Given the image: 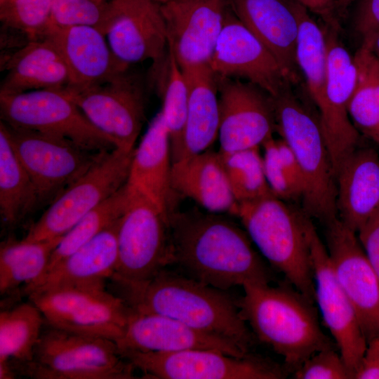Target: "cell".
<instances>
[{"label": "cell", "mask_w": 379, "mask_h": 379, "mask_svg": "<svg viewBox=\"0 0 379 379\" xmlns=\"http://www.w3.org/2000/svg\"><path fill=\"white\" fill-rule=\"evenodd\" d=\"M172 263L192 279L227 291L270 284L272 273L246 231L227 218L197 211L169 214Z\"/></svg>", "instance_id": "6da1fadb"}, {"label": "cell", "mask_w": 379, "mask_h": 379, "mask_svg": "<svg viewBox=\"0 0 379 379\" xmlns=\"http://www.w3.org/2000/svg\"><path fill=\"white\" fill-rule=\"evenodd\" d=\"M116 286L118 295L135 311L173 318L251 353L255 336L237 301L225 291L165 269L146 281Z\"/></svg>", "instance_id": "7a4b0ae2"}, {"label": "cell", "mask_w": 379, "mask_h": 379, "mask_svg": "<svg viewBox=\"0 0 379 379\" xmlns=\"http://www.w3.org/2000/svg\"><path fill=\"white\" fill-rule=\"evenodd\" d=\"M237 300L260 341L280 355L293 373L315 352L337 347L322 331L313 302L294 287L248 284Z\"/></svg>", "instance_id": "3957f363"}, {"label": "cell", "mask_w": 379, "mask_h": 379, "mask_svg": "<svg viewBox=\"0 0 379 379\" xmlns=\"http://www.w3.org/2000/svg\"><path fill=\"white\" fill-rule=\"evenodd\" d=\"M235 216L270 265L314 303L315 284L307 232L309 216L274 194L238 203Z\"/></svg>", "instance_id": "277c9868"}, {"label": "cell", "mask_w": 379, "mask_h": 379, "mask_svg": "<svg viewBox=\"0 0 379 379\" xmlns=\"http://www.w3.org/2000/svg\"><path fill=\"white\" fill-rule=\"evenodd\" d=\"M276 130L293 152L304 179L302 211L322 225L338 218L336 177L318 117L289 86L276 97Z\"/></svg>", "instance_id": "5b68a950"}, {"label": "cell", "mask_w": 379, "mask_h": 379, "mask_svg": "<svg viewBox=\"0 0 379 379\" xmlns=\"http://www.w3.org/2000/svg\"><path fill=\"white\" fill-rule=\"evenodd\" d=\"M47 326L32 359L17 368L18 375L35 379L135 378V366L122 355L115 341Z\"/></svg>", "instance_id": "8992f818"}, {"label": "cell", "mask_w": 379, "mask_h": 379, "mask_svg": "<svg viewBox=\"0 0 379 379\" xmlns=\"http://www.w3.org/2000/svg\"><path fill=\"white\" fill-rule=\"evenodd\" d=\"M128 190V204L117 232L118 263L111 279L115 285L146 281L172 263L169 216L140 193Z\"/></svg>", "instance_id": "52a82bcc"}, {"label": "cell", "mask_w": 379, "mask_h": 379, "mask_svg": "<svg viewBox=\"0 0 379 379\" xmlns=\"http://www.w3.org/2000/svg\"><path fill=\"white\" fill-rule=\"evenodd\" d=\"M0 114L8 126L67 139L91 151L116 148L62 88L0 94Z\"/></svg>", "instance_id": "ba28073f"}, {"label": "cell", "mask_w": 379, "mask_h": 379, "mask_svg": "<svg viewBox=\"0 0 379 379\" xmlns=\"http://www.w3.org/2000/svg\"><path fill=\"white\" fill-rule=\"evenodd\" d=\"M46 324L111 339L123 336L133 310L105 284L64 286L31 293Z\"/></svg>", "instance_id": "9c48e42d"}, {"label": "cell", "mask_w": 379, "mask_h": 379, "mask_svg": "<svg viewBox=\"0 0 379 379\" xmlns=\"http://www.w3.org/2000/svg\"><path fill=\"white\" fill-rule=\"evenodd\" d=\"M134 150L114 148L104 152L49 204L24 239L43 241L63 236L90 211L118 192L127 182Z\"/></svg>", "instance_id": "30bf717a"}, {"label": "cell", "mask_w": 379, "mask_h": 379, "mask_svg": "<svg viewBox=\"0 0 379 379\" xmlns=\"http://www.w3.org/2000/svg\"><path fill=\"white\" fill-rule=\"evenodd\" d=\"M4 124L35 187L39 205L50 204L105 152L91 151L67 139Z\"/></svg>", "instance_id": "8fae6325"}, {"label": "cell", "mask_w": 379, "mask_h": 379, "mask_svg": "<svg viewBox=\"0 0 379 379\" xmlns=\"http://www.w3.org/2000/svg\"><path fill=\"white\" fill-rule=\"evenodd\" d=\"M147 378L154 379H278L285 366L251 354L234 357L216 350L178 352L120 351Z\"/></svg>", "instance_id": "7c38bea8"}, {"label": "cell", "mask_w": 379, "mask_h": 379, "mask_svg": "<svg viewBox=\"0 0 379 379\" xmlns=\"http://www.w3.org/2000/svg\"><path fill=\"white\" fill-rule=\"evenodd\" d=\"M88 120L125 152L134 145L145 119L144 88L128 71L105 83L62 88Z\"/></svg>", "instance_id": "4fadbf2b"}, {"label": "cell", "mask_w": 379, "mask_h": 379, "mask_svg": "<svg viewBox=\"0 0 379 379\" xmlns=\"http://www.w3.org/2000/svg\"><path fill=\"white\" fill-rule=\"evenodd\" d=\"M307 232L315 284V302L354 378L367 340L355 309L335 276L325 244L310 218L307 222Z\"/></svg>", "instance_id": "5bb4252c"}, {"label": "cell", "mask_w": 379, "mask_h": 379, "mask_svg": "<svg viewBox=\"0 0 379 379\" xmlns=\"http://www.w3.org/2000/svg\"><path fill=\"white\" fill-rule=\"evenodd\" d=\"M104 34L114 56L130 67L150 60L154 70L168 55L160 4L150 0H109Z\"/></svg>", "instance_id": "9a60e30c"}, {"label": "cell", "mask_w": 379, "mask_h": 379, "mask_svg": "<svg viewBox=\"0 0 379 379\" xmlns=\"http://www.w3.org/2000/svg\"><path fill=\"white\" fill-rule=\"evenodd\" d=\"M335 276L357 312L367 343L379 334V280L357 233L338 218L324 225Z\"/></svg>", "instance_id": "2e32d148"}, {"label": "cell", "mask_w": 379, "mask_h": 379, "mask_svg": "<svg viewBox=\"0 0 379 379\" xmlns=\"http://www.w3.org/2000/svg\"><path fill=\"white\" fill-rule=\"evenodd\" d=\"M324 32L327 47L326 98L318 119L335 174L344 159L359 147V132L348 112L357 72L354 56L338 38L335 28L328 26Z\"/></svg>", "instance_id": "e0dca14e"}, {"label": "cell", "mask_w": 379, "mask_h": 379, "mask_svg": "<svg viewBox=\"0 0 379 379\" xmlns=\"http://www.w3.org/2000/svg\"><path fill=\"white\" fill-rule=\"evenodd\" d=\"M217 78L219 151L232 152L260 147L273 137L276 130L272 97L252 83Z\"/></svg>", "instance_id": "ac0fdd59"}, {"label": "cell", "mask_w": 379, "mask_h": 379, "mask_svg": "<svg viewBox=\"0 0 379 379\" xmlns=\"http://www.w3.org/2000/svg\"><path fill=\"white\" fill-rule=\"evenodd\" d=\"M208 65L218 77L244 79L273 98L291 84L274 56L227 6Z\"/></svg>", "instance_id": "d6986e66"}, {"label": "cell", "mask_w": 379, "mask_h": 379, "mask_svg": "<svg viewBox=\"0 0 379 379\" xmlns=\"http://www.w3.org/2000/svg\"><path fill=\"white\" fill-rule=\"evenodd\" d=\"M168 48L179 67L208 65L221 32L225 0H174L160 4Z\"/></svg>", "instance_id": "ffe728a7"}, {"label": "cell", "mask_w": 379, "mask_h": 379, "mask_svg": "<svg viewBox=\"0 0 379 379\" xmlns=\"http://www.w3.org/2000/svg\"><path fill=\"white\" fill-rule=\"evenodd\" d=\"M117 343L120 351L170 352L204 349L216 350L237 357L251 354L230 340L204 333L173 318L134 310L123 336Z\"/></svg>", "instance_id": "44dd1931"}, {"label": "cell", "mask_w": 379, "mask_h": 379, "mask_svg": "<svg viewBox=\"0 0 379 379\" xmlns=\"http://www.w3.org/2000/svg\"><path fill=\"white\" fill-rule=\"evenodd\" d=\"M44 38L55 44L65 62L71 78L67 86L100 84L129 69L114 56L106 36L95 27L50 28Z\"/></svg>", "instance_id": "7402d4cb"}, {"label": "cell", "mask_w": 379, "mask_h": 379, "mask_svg": "<svg viewBox=\"0 0 379 379\" xmlns=\"http://www.w3.org/2000/svg\"><path fill=\"white\" fill-rule=\"evenodd\" d=\"M236 17L266 46L286 77L296 82L298 21L289 0H225Z\"/></svg>", "instance_id": "603a6c76"}, {"label": "cell", "mask_w": 379, "mask_h": 379, "mask_svg": "<svg viewBox=\"0 0 379 379\" xmlns=\"http://www.w3.org/2000/svg\"><path fill=\"white\" fill-rule=\"evenodd\" d=\"M119 219L24 287V292L29 295L54 288L102 284L111 279L118 263Z\"/></svg>", "instance_id": "cb8c5ba5"}, {"label": "cell", "mask_w": 379, "mask_h": 379, "mask_svg": "<svg viewBox=\"0 0 379 379\" xmlns=\"http://www.w3.org/2000/svg\"><path fill=\"white\" fill-rule=\"evenodd\" d=\"M338 217L357 233L379 213V154L372 148H356L336 173Z\"/></svg>", "instance_id": "d4e9b609"}, {"label": "cell", "mask_w": 379, "mask_h": 379, "mask_svg": "<svg viewBox=\"0 0 379 379\" xmlns=\"http://www.w3.org/2000/svg\"><path fill=\"white\" fill-rule=\"evenodd\" d=\"M170 135L161 111L152 119L135 149L127 187L150 200L169 216L171 211Z\"/></svg>", "instance_id": "484cf974"}, {"label": "cell", "mask_w": 379, "mask_h": 379, "mask_svg": "<svg viewBox=\"0 0 379 379\" xmlns=\"http://www.w3.org/2000/svg\"><path fill=\"white\" fill-rule=\"evenodd\" d=\"M173 192L188 197L210 213L235 215L232 193L219 152L210 149L172 163Z\"/></svg>", "instance_id": "4316f807"}, {"label": "cell", "mask_w": 379, "mask_h": 379, "mask_svg": "<svg viewBox=\"0 0 379 379\" xmlns=\"http://www.w3.org/2000/svg\"><path fill=\"white\" fill-rule=\"evenodd\" d=\"M0 94L41 89H60L70 84L69 69L48 39L28 41L8 60Z\"/></svg>", "instance_id": "83f0119b"}, {"label": "cell", "mask_w": 379, "mask_h": 379, "mask_svg": "<svg viewBox=\"0 0 379 379\" xmlns=\"http://www.w3.org/2000/svg\"><path fill=\"white\" fill-rule=\"evenodd\" d=\"M182 70L188 88V103L180 159L208 149L218 138L220 123L218 78L209 65Z\"/></svg>", "instance_id": "f1b7e54d"}, {"label": "cell", "mask_w": 379, "mask_h": 379, "mask_svg": "<svg viewBox=\"0 0 379 379\" xmlns=\"http://www.w3.org/2000/svg\"><path fill=\"white\" fill-rule=\"evenodd\" d=\"M39 205L35 187L0 122V214L8 228L18 225Z\"/></svg>", "instance_id": "f546056e"}, {"label": "cell", "mask_w": 379, "mask_h": 379, "mask_svg": "<svg viewBox=\"0 0 379 379\" xmlns=\"http://www.w3.org/2000/svg\"><path fill=\"white\" fill-rule=\"evenodd\" d=\"M62 237L43 241L8 239L0 246V293L30 285L45 273Z\"/></svg>", "instance_id": "4dcf8cb0"}, {"label": "cell", "mask_w": 379, "mask_h": 379, "mask_svg": "<svg viewBox=\"0 0 379 379\" xmlns=\"http://www.w3.org/2000/svg\"><path fill=\"white\" fill-rule=\"evenodd\" d=\"M45 324L41 310L30 300L2 310L0 361L8 362L17 373L18 367L32 359Z\"/></svg>", "instance_id": "1f68e13d"}, {"label": "cell", "mask_w": 379, "mask_h": 379, "mask_svg": "<svg viewBox=\"0 0 379 379\" xmlns=\"http://www.w3.org/2000/svg\"><path fill=\"white\" fill-rule=\"evenodd\" d=\"M354 60L357 77L349 115L357 131L379 147V59L371 45L362 43Z\"/></svg>", "instance_id": "d6a6232c"}, {"label": "cell", "mask_w": 379, "mask_h": 379, "mask_svg": "<svg viewBox=\"0 0 379 379\" xmlns=\"http://www.w3.org/2000/svg\"><path fill=\"white\" fill-rule=\"evenodd\" d=\"M128 200L129 192L126 183L86 214L62 236L51 256L45 273L118 220L124 214Z\"/></svg>", "instance_id": "836d02e7"}, {"label": "cell", "mask_w": 379, "mask_h": 379, "mask_svg": "<svg viewBox=\"0 0 379 379\" xmlns=\"http://www.w3.org/2000/svg\"><path fill=\"white\" fill-rule=\"evenodd\" d=\"M159 75L162 108L161 112L167 126L171 142L172 163L180 159L182 133L185 122L188 88L182 69L168 52L164 65L155 73Z\"/></svg>", "instance_id": "e575fe53"}, {"label": "cell", "mask_w": 379, "mask_h": 379, "mask_svg": "<svg viewBox=\"0 0 379 379\" xmlns=\"http://www.w3.org/2000/svg\"><path fill=\"white\" fill-rule=\"evenodd\" d=\"M218 152L238 203L274 194L265 178L259 147L232 152Z\"/></svg>", "instance_id": "d590c367"}, {"label": "cell", "mask_w": 379, "mask_h": 379, "mask_svg": "<svg viewBox=\"0 0 379 379\" xmlns=\"http://www.w3.org/2000/svg\"><path fill=\"white\" fill-rule=\"evenodd\" d=\"M51 6L52 0H8L0 6V19L28 41L41 39L49 24Z\"/></svg>", "instance_id": "8d00e7d4"}, {"label": "cell", "mask_w": 379, "mask_h": 379, "mask_svg": "<svg viewBox=\"0 0 379 379\" xmlns=\"http://www.w3.org/2000/svg\"><path fill=\"white\" fill-rule=\"evenodd\" d=\"M108 6V0H52L47 30L50 28L91 26L104 34Z\"/></svg>", "instance_id": "74e56055"}, {"label": "cell", "mask_w": 379, "mask_h": 379, "mask_svg": "<svg viewBox=\"0 0 379 379\" xmlns=\"http://www.w3.org/2000/svg\"><path fill=\"white\" fill-rule=\"evenodd\" d=\"M296 379L352 378L340 353L335 347L318 351L310 356L293 372Z\"/></svg>", "instance_id": "f35d334b"}, {"label": "cell", "mask_w": 379, "mask_h": 379, "mask_svg": "<svg viewBox=\"0 0 379 379\" xmlns=\"http://www.w3.org/2000/svg\"><path fill=\"white\" fill-rule=\"evenodd\" d=\"M262 147L264 150V172L272 193L284 201L299 200L285 172L277 140L272 137L267 140Z\"/></svg>", "instance_id": "ab89813d"}, {"label": "cell", "mask_w": 379, "mask_h": 379, "mask_svg": "<svg viewBox=\"0 0 379 379\" xmlns=\"http://www.w3.org/2000/svg\"><path fill=\"white\" fill-rule=\"evenodd\" d=\"M354 27L363 42L371 44L379 32V0H361L358 6Z\"/></svg>", "instance_id": "60d3db41"}, {"label": "cell", "mask_w": 379, "mask_h": 379, "mask_svg": "<svg viewBox=\"0 0 379 379\" xmlns=\"http://www.w3.org/2000/svg\"><path fill=\"white\" fill-rule=\"evenodd\" d=\"M357 234L379 280V213L371 218Z\"/></svg>", "instance_id": "b9f144b4"}, {"label": "cell", "mask_w": 379, "mask_h": 379, "mask_svg": "<svg viewBox=\"0 0 379 379\" xmlns=\"http://www.w3.org/2000/svg\"><path fill=\"white\" fill-rule=\"evenodd\" d=\"M279 156L288 180L299 200L304 193V179L300 167L293 152L281 138L277 140Z\"/></svg>", "instance_id": "7bdbcfd3"}, {"label": "cell", "mask_w": 379, "mask_h": 379, "mask_svg": "<svg viewBox=\"0 0 379 379\" xmlns=\"http://www.w3.org/2000/svg\"><path fill=\"white\" fill-rule=\"evenodd\" d=\"M355 379H379V334L367 343Z\"/></svg>", "instance_id": "ee69618b"}, {"label": "cell", "mask_w": 379, "mask_h": 379, "mask_svg": "<svg viewBox=\"0 0 379 379\" xmlns=\"http://www.w3.org/2000/svg\"><path fill=\"white\" fill-rule=\"evenodd\" d=\"M308 11L321 18L328 26L335 28V0H296Z\"/></svg>", "instance_id": "f6af8a7d"}, {"label": "cell", "mask_w": 379, "mask_h": 379, "mask_svg": "<svg viewBox=\"0 0 379 379\" xmlns=\"http://www.w3.org/2000/svg\"><path fill=\"white\" fill-rule=\"evenodd\" d=\"M18 375L11 365L7 361H0V379H13Z\"/></svg>", "instance_id": "bcb514c9"}, {"label": "cell", "mask_w": 379, "mask_h": 379, "mask_svg": "<svg viewBox=\"0 0 379 379\" xmlns=\"http://www.w3.org/2000/svg\"><path fill=\"white\" fill-rule=\"evenodd\" d=\"M355 1L357 0H335L336 11L342 12Z\"/></svg>", "instance_id": "7dc6e473"}, {"label": "cell", "mask_w": 379, "mask_h": 379, "mask_svg": "<svg viewBox=\"0 0 379 379\" xmlns=\"http://www.w3.org/2000/svg\"><path fill=\"white\" fill-rule=\"evenodd\" d=\"M371 45L373 51L379 59V32L375 36Z\"/></svg>", "instance_id": "c3c4849f"}, {"label": "cell", "mask_w": 379, "mask_h": 379, "mask_svg": "<svg viewBox=\"0 0 379 379\" xmlns=\"http://www.w3.org/2000/svg\"><path fill=\"white\" fill-rule=\"evenodd\" d=\"M150 1L158 3L159 4H165V3H167L168 1H174V0H150Z\"/></svg>", "instance_id": "681fc988"}, {"label": "cell", "mask_w": 379, "mask_h": 379, "mask_svg": "<svg viewBox=\"0 0 379 379\" xmlns=\"http://www.w3.org/2000/svg\"><path fill=\"white\" fill-rule=\"evenodd\" d=\"M8 0H0V6L4 5Z\"/></svg>", "instance_id": "f907efd6"}, {"label": "cell", "mask_w": 379, "mask_h": 379, "mask_svg": "<svg viewBox=\"0 0 379 379\" xmlns=\"http://www.w3.org/2000/svg\"><path fill=\"white\" fill-rule=\"evenodd\" d=\"M108 1H109V0H108Z\"/></svg>", "instance_id": "816d5d0a"}]
</instances>
